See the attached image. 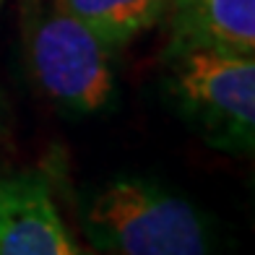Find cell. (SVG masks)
<instances>
[{"label": "cell", "instance_id": "cell-5", "mask_svg": "<svg viewBox=\"0 0 255 255\" xmlns=\"http://www.w3.org/2000/svg\"><path fill=\"white\" fill-rule=\"evenodd\" d=\"M164 13H169V55L255 52V0H167Z\"/></svg>", "mask_w": 255, "mask_h": 255}, {"label": "cell", "instance_id": "cell-1", "mask_svg": "<svg viewBox=\"0 0 255 255\" xmlns=\"http://www.w3.org/2000/svg\"><path fill=\"white\" fill-rule=\"evenodd\" d=\"M86 237L104 255H211V229L188 198L141 177L110 182L86 208Z\"/></svg>", "mask_w": 255, "mask_h": 255}, {"label": "cell", "instance_id": "cell-2", "mask_svg": "<svg viewBox=\"0 0 255 255\" xmlns=\"http://www.w3.org/2000/svg\"><path fill=\"white\" fill-rule=\"evenodd\" d=\"M169 89L185 120L211 146L250 154L255 141V57L219 50L172 55Z\"/></svg>", "mask_w": 255, "mask_h": 255}, {"label": "cell", "instance_id": "cell-4", "mask_svg": "<svg viewBox=\"0 0 255 255\" xmlns=\"http://www.w3.org/2000/svg\"><path fill=\"white\" fill-rule=\"evenodd\" d=\"M0 255H78L37 172L0 177Z\"/></svg>", "mask_w": 255, "mask_h": 255}, {"label": "cell", "instance_id": "cell-3", "mask_svg": "<svg viewBox=\"0 0 255 255\" xmlns=\"http://www.w3.org/2000/svg\"><path fill=\"white\" fill-rule=\"evenodd\" d=\"M110 55L112 50L94 31L57 5L34 21L29 34L31 71L39 89L73 115L107 107L115 89Z\"/></svg>", "mask_w": 255, "mask_h": 255}, {"label": "cell", "instance_id": "cell-6", "mask_svg": "<svg viewBox=\"0 0 255 255\" xmlns=\"http://www.w3.org/2000/svg\"><path fill=\"white\" fill-rule=\"evenodd\" d=\"M55 5L115 50L151 29L164 16L167 0H55Z\"/></svg>", "mask_w": 255, "mask_h": 255}]
</instances>
